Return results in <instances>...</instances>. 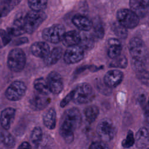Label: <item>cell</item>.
<instances>
[{
    "instance_id": "484cf974",
    "label": "cell",
    "mask_w": 149,
    "mask_h": 149,
    "mask_svg": "<svg viewBox=\"0 0 149 149\" xmlns=\"http://www.w3.org/2000/svg\"><path fill=\"white\" fill-rule=\"evenodd\" d=\"M84 113L87 121L91 123L96 120L99 114V109L96 105H90L85 108Z\"/></svg>"
},
{
    "instance_id": "60d3db41",
    "label": "cell",
    "mask_w": 149,
    "mask_h": 149,
    "mask_svg": "<svg viewBox=\"0 0 149 149\" xmlns=\"http://www.w3.org/2000/svg\"><path fill=\"white\" fill-rule=\"evenodd\" d=\"M148 105L149 106V98H148Z\"/></svg>"
},
{
    "instance_id": "836d02e7",
    "label": "cell",
    "mask_w": 149,
    "mask_h": 149,
    "mask_svg": "<svg viewBox=\"0 0 149 149\" xmlns=\"http://www.w3.org/2000/svg\"><path fill=\"white\" fill-rule=\"evenodd\" d=\"M139 80L146 86H149V72L145 68H143L135 72Z\"/></svg>"
},
{
    "instance_id": "7402d4cb",
    "label": "cell",
    "mask_w": 149,
    "mask_h": 149,
    "mask_svg": "<svg viewBox=\"0 0 149 149\" xmlns=\"http://www.w3.org/2000/svg\"><path fill=\"white\" fill-rule=\"evenodd\" d=\"M43 123L46 127L54 129L56 126V112L54 108L49 109L43 116Z\"/></svg>"
},
{
    "instance_id": "52a82bcc",
    "label": "cell",
    "mask_w": 149,
    "mask_h": 149,
    "mask_svg": "<svg viewBox=\"0 0 149 149\" xmlns=\"http://www.w3.org/2000/svg\"><path fill=\"white\" fill-rule=\"evenodd\" d=\"M116 19L118 22L126 29L134 28L139 23V17L131 9L126 8L118 10Z\"/></svg>"
},
{
    "instance_id": "d590c367",
    "label": "cell",
    "mask_w": 149,
    "mask_h": 149,
    "mask_svg": "<svg viewBox=\"0 0 149 149\" xmlns=\"http://www.w3.org/2000/svg\"><path fill=\"white\" fill-rule=\"evenodd\" d=\"M11 37L10 34L7 31L3 29L1 30V38L2 45L5 46L7 45L10 41Z\"/></svg>"
},
{
    "instance_id": "7bdbcfd3",
    "label": "cell",
    "mask_w": 149,
    "mask_h": 149,
    "mask_svg": "<svg viewBox=\"0 0 149 149\" xmlns=\"http://www.w3.org/2000/svg\"><path fill=\"white\" fill-rule=\"evenodd\" d=\"M148 131H149V130H148Z\"/></svg>"
},
{
    "instance_id": "2e32d148",
    "label": "cell",
    "mask_w": 149,
    "mask_h": 149,
    "mask_svg": "<svg viewBox=\"0 0 149 149\" xmlns=\"http://www.w3.org/2000/svg\"><path fill=\"white\" fill-rule=\"evenodd\" d=\"M16 111L12 107H8L1 111V125L3 129L8 130L15 118Z\"/></svg>"
},
{
    "instance_id": "d6a6232c",
    "label": "cell",
    "mask_w": 149,
    "mask_h": 149,
    "mask_svg": "<svg viewBox=\"0 0 149 149\" xmlns=\"http://www.w3.org/2000/svg\"><path fill=\"white\" fill-rule=\"evenodd\" d=\"M127 59L123 55H120L118 57L113 59L110 63V66L117 68H126L127 66Z\"/></svg>"
},
{
    "instance_id": "3957f363",
    "label": "cell",
    "mask_w": 149,
    "mask_h": 149,
    "mask_svg": "<svg viewBox=\"0 0 149 149\" xmlns=\"http://www.w3.org/2000/svg\"><path fill=\"white\" fill-rule=\"evenodd\" d=\"M47 17L42 11L31 10L23 17V26L26 33H33L42 23Z\"/></svg>"
},
{
    "instance_id": "30bf717a",
    "label": "cell",
    "mask_w": 149,
    "mask_h": 149,
    "mask_svg": "<svg viewBox=\"0 0 149 149\" xmlns=\"http://www.w3.org/2000/svg\"><path fill=\"white\" fill-rule=\"evenodd\" d=\"M84 56V49L79 45L68 47L64 56V61L68 64H74L81 61Z\"/></svg>"
},
{
    "instance_id": "8d00e7d4",
    "label": "cell",
    "mask_w": 149,
    "mask_h": 149,
    "mask_svg": "<svg viewBox=\"0 0 149 149\" xmlns=\"http://www.w3.org/2000/svg\"><path fill=\"white\" fill-rule=\"evenodd\" d=\"M89 149H109L104 141H94L89 146Z\"/></svg>"
},
{
    "instance_id": "7c38bea8",
    "label": "cell",
    "mask_w": 149,
    "mask_h": 149,
    "mask_svg": "<svg viewBox=\"0 0 149 149\" xmlns=\"http://www.w3.org/2000/svg\"><path fill=\"white\" fill-rule=\"evenodd\" d=\"M123 78V73L117 69L108 71L104 77V83L109 88H113L120 84Z\"/></svg>"
},
{
    "instance_id": "5bb4252c",
    "label": "cell",
    "mask_w": 149,
    "mask_h": 149,
    "mask_svg": "<svg viewBox=\"0 0 149 149\" xmlns=\"http://www.w3.org/2000/svg\"><path fill=\"white\" fill-rule=\"evenodd\" d=\"M50 101L51 100L47 95L37 92L30 100V104L32 109L39 111L44 109L48 106Z\"/></svg>"
},
{
    "instance_id": "74e56055",
    "label": "cell",
    "mask_w": 149,
    "mask_h": 149,
    "mask_svg": "<svg viewBox=\"0 0 149 149\" xmlns=\"http://www.w3.org/2000/svg\"><path fill=\"white\" fill-rule=\"evenodd\" d=\"M73 100V91H70L69 93H68L63 99L60 102V106L62 108L65 107V106H66L69 102Z\"/></svg>"
},
{
    "instance_id": "f1b7e54d",
    "label": "cell",
    "mask_w": 149,
    "mask_h": 149,
    "mask_svg": "<svg viewBox=\"0 0 149 149\" xmlns=\"http://www.w3.org/2000/svg\"><path fill=\"white\" fill-rule=\"evenodd\" d=\"M30 140L36 147H39L42 140V132L40 127L36 126L33 129L30 135Z\"/></svg>"
},
{
    "instance_id": "d4e9b609",
    "label": "cell",
    "mask_w": 149,
    "mask_h": 149,
    "mask_svg": "<svg viewBox=\"0 0 149 149\" xmlns=\"http://www.w3.org/2000/svg\"><path fill=\"white\" fill-rule=\"evenodd\" d=\"M33 86L37 92L40 94L48 95L51 93L47 81L42 77L36 79L34 81Z\"/></svg>"
},
{
    "instance_id": "cb8c5ba5",
    "label": "cell",
    "mask_w": 149,
    "mask_h": 149,
    "mask_svg": "<svg viewBox=\"0 0 149 149\" xmlns=\"http://www.w3.org/2000/svg\"><path fill=\"white\" fill-rule=\"evenodd\" d=\"M22 0H3L1 3V17L6 16Z\"/></svg>"
},
{
    "instance_id": "277c9868",
    "label": "cell",
    "mask_w": 149,
    "mask_h": 149,
    "mask_svg": "<svg viewBox=\"0 0 149 149\" xmlns=\"http://www.w3.org/2000/svg\"><path fill=\"white\" fill-rule=\"evenodd\" d=\"M26 63V56L24 51L20 48H14L10 51L7 58L9 69L14 72H21Z\"/></svg>"
},
{
    "instance_id": "ba28073f",
    "label": "cell",
    "mask_w": 149,
    "mask_h": 149,
    "mask_svg": "<svg viewBox=\"0 0 149 149\" xmlns=\"http://www.w3.org/2000/svg\"><path fill=\"white\" fill-rule=\"evenodd\" d=\"M65 33L63 25L56 24L44 29L42 32V37L46 41L56 44L62 41Z\"/></svg>"
},
{
    "instance_id": "ac0fdd59",
    "label": "cell",
    "mask_w": 149,
    "mask_h": 149,
    "mask_svg": "<svg viewBox=\"0 0 149 149\" xmlns=\"http://www.w3.org/2000/svg\"><path fill=\"white\" fill-rule=\"evenodd\" d=\"M136 146L139 148L146 147L149 143V131L144 127L139 129L135 137Z\"/></svg>"
},
{
    "instance_id": "5b68a950",
    "label": "cell",
    "mask_w": 149,
    "mask_h": 149,
    "mask_svg": "<svg viewBox=\"0 0 149 149\" xmlns=\"http://www.w3.org/2000/svg\"><path fill=\"white\" fill-rule=\"evenodd\" d=\"M73 91V101L76 104H82L91 102L95 97L92 87L88 83L79 84Z\"/></svg>"
},
{
    "instance_id": "44dd1931",
    "label": "cell",
    "mask_w": 149,
    "mask_h": 149,
    "mask_svg": "<svg viewBox=\"0 0 149 149\" xmlns=\"http://www.w3.org/2000/svg\"><path fill=\"white\" fill-rule=\"evenodd\" d=\"M6 31L11 36H19L25 33L26 31L23 26V17H20L15 20L12 26L8 28Z\"/></svg>"
},
{
    "instance_id": "ab89813d",
    "label": "cell",
    "mask_w": 149,
    "mask_h": 149,
    "mask_svg": "<svg viewBox=\"0 0 149 149\" xmlns=\"http://www.w3.org/2000/svg\"><path fill=\"white\" fill-rule=\"evenodd\" d=\"M27 42H29V40L27 39V38L26 37H22L19 39H17L16 40V44H19L20 45L21 44H24V43H27Z\"/></svg>"
},
{
    "instance_id": "4dcf8cb0",
    "label": "cell",
    "mask_w": 149,
    "mask_h": 149,
    "mask_svg": "<svg viewBox=\"0 0 149 149\" xmlns=\"http://www.w3.org/2000/svg\"><path fill=\"white\" fill-rule=\"evenodd\" d=\"M27 1L32 10L43 11L47 5V0H27Z\"/></svg>"
},
{
    "instance_id": "4fadbf2b",
    "label": "cell",
    "mask_w": 149,
    "mask_h": 149,
    "mask_svg": "<svg viewBox=\"0 0 149 149\" xmlns=\"http://www.w3.org/2000/svg\"><path fill=\"white\" fill-rule=\"evenodd\" d=\"M130 9L139 17L149 15V0H130Z\"/></svg>"
},
{
    "instance_id": "6da1fadb",
    "label": "cell",
    "mask_w": 149,
    "mask_h": 149,
    "mask_svg": "<svg viewBox=\"0 0 149 149\" xmlns=\"http://www.w3.org/2000/svg\"><path fill=\"white\" fill-rule=\"evenodd\" d=\"M81 123V115L76 108L68 109L63 113L59 127V133L66 143H71L74 139V131Z\"/></svg>"
},
{
    "instance_id": "8fae6325",
    "label": "cell",
    "mask_w": 149,
    "mask_h": 149,
    "mask_svg": "<svg viewBox=\"0 0 149 149\" xmlns=\"http://www.w3.org/2000/svg\"><path fill=\"white\" fill-rule=\"evenodd\" d=\"M47 83L51 93L59 94L63 88V83L61 75L55 71L51 72L47 76Z\"/></svg>"
},
{
    "instance_id": "d6986e66",
    "label": "cell",
    "mask_w": 149,
    "mask_h": 149,
    "mask_svg": "<svg viewBox=\"0 0 149 149\" xmlns=\"http://www.w3.org/2000/svg\"><path fill=\"white\" fill-rule=\"evenodd\" d=\"M81 40V35L76 31L72 30L66 32L62 42L68 47L79 44Z\"/></svg>"
},
{
    "instance_id": "9c48e42d",
    "label": "cell",
    "mask_w": 149,
    "mask_h": 149,
    "mask_svg": "<svg viewBox=\"0 0 149 149\" xmlns=\"http://www.w3.org/2000/svg\"><path fill=\"white\" fill-rule=\"evenodd\" d=\"M27 90L26 84L22 81H13L6 88L5 95L6 98L12 101L22 99L25 95Z\"/></svg>"
},
{
    "instance_id": "ffe728a7",
    "label": "cell",
    "mask_w": 149,
    "mask_h": 149,
    "mask_svg": "<svg viewBox=\"0 0 149 149\" xmlns=\"http://www.w3.org/2000/svg\"><path fill=\"white\" fill-rule=\"evenodd\" d=\"M108 45L109 48L107 54L110 58L113 59L121 55L122 47L119 40L114 38H110L108 40Z\"/></svg>"
},
{
    "instance_id": "603a6c76",
    "label": "cell",
    "mask_w": 149,
    "mask_h": 149,
    "mask_svg": "<svg viewBox=\"0 0 149 149\" xmlns=\"http://www.w3.org/2000/svg\"><path fill=\"white\" fill-rule=\"evenodd\" d=\"M62 55V49L61 47H55L50 51L48 55L44 59V63L47 66L55 64L61 58Z\"/></svg>"
},
{
    "instance_id": "7a4b0ae2",
    "label": "cell",
    "mask_w": 149,
    "mask_h": 149,
    "mask_svg": "<svg viewBox=\"0 0 149 149\" xmlns=\"http://www.w3.org/2000/svg\"><path fill=\"white\" fill-rule=\"evenodd\" d=\"M129 50L132 59L145 63L148 58V52L144 41L139 37L132 38L129 44Z\"/></svg>"
},
{
    "instance_id": "e0dca14e",
    "label": "cell",
    "mask_w": 149,
    "mask_h": 149,
    "mask_svg": "<svg viewBox=\"0 0 149 149\" xmlns=\"http://www.w3.org/2000/svg\"><path fill=\"white\" fill-rule=\"evenodd\" d=\"M72 21L73 24L81 31H87L93 28V22L84 15H76L73 17Z\"/></svg>"
},
{
    "instance_id": "4316f807",
    "label": "cell",
    "mask_w": 149,
    "mask_h": 149,
    "mask_svg": "<svg viewBox=\"0 0 149 149\" xmlns=\"http://www.w3.org/2000/svg\"><path fill=\"white\" fill-rule=\"evenodd\" d=\"M1 141L6 148H12L15 145V140L7 130L3 129L1 132Z\"/></svg>"
},
{
    "instance_id": "f35d334b",
    "label": "cell",
    "mask_w": 149,
    "mask_h": 149,
    "mask_svg": "<svg viewBox=\"0 0 149 149\" xmlns=\"http://www.w3.org/2000/svg\"><path fill=\"white\" fill-rule=\"evenodd\" d=\"M17 149H32L31 146L27 141L22 142L18 147Z\"/></svg>"
},
{
    "instance_id": "e575fe53",
    "label": "cell",
    "mask_w": 149,
    "mask_h": 149,
    "mask_svg": "<svg viewBox=\"0 0 149 149\" xmlns=\"http://www.w3.org/2000/svg\"><path fill=\"white\" fill-rule=\"evenodd\" d=\"M135 143V138L133 133L132 130H129L127 133L126 137L122 141V146L123 147L127 148L133 146Z\"/></svg>"
},
{
    "instance_id": "b9f144b4",
    "label": "cell",
    "mask_w": 149,
    "mask_h": 149,
    "mask_svg": "<svg viewBox=\"0 0 149 149\" xmlns=\"http://www.w3.org/2000/svg\"><path fill=\"white\" fill-rule=\"evenodd\" d=\"M146 149H149V147H148V148H147Z\"/></svg>"
},
{
    "instance_id": "83f0119b",
    "label": "cell",
    "mask_w": 149,
    "mask_h": 149,
    "mask_svg": "<svg viewBox=\"0 0 149 149\" xmlns=\"http://www.w3.org/2000/svg\"><path fill=\"white\" fill-rule=\"evenodd\" d=\"M93 35L97 38L101 39L104 36V28L100 18L96 17L93 22Z\"/></svg>"
},
{
    "instance_id": "f546056e",
    "label": "cell",
    "mask_w": 149,
    "mask_h": 149,
    "mask_svg": "<svg viewBox=\"0 0 149 149\" xmlns=\"http://www.w3.org/2000/svg\"><path fill=\"white\" fill-rule=\"evenodd\" d=\"M84 49H90L94 45V40L93 36L91 34H84L81 36L80 42L79 44Z\"/></svg>"
},
{
    "instance_id": "1f68e13d",
    "label": "cell",
    "mask_w": 149,
    "mask_h": 149,
    "mask_svg": "<svg viewBox=\"0 0 149 149\" xmlns=\"http://www.w3.org/2000/svg\"><path fill=\"white\" fill-rule=\"evenodd\" d=\"M112 29L116 36L121 39H125L127 37V29L124 27L120 24L113 23L112 25Z\"/></svg>"
},
{
    "instance_id": "9a60e30c",
    "label": "cell",
    "mask_w": 149,
    "mask_h": 149,
    "mask_svg": "<svg viewBox=\"0 0 149 149\" xmlns=\"http://www.w3.org/2000/svg\"><path fill=\"white\" fill-rule=\"evenodd\" d=\"M30 52L35 56L45 59L49 54L50 49L48 44L44 41L34 42L30 47Z\"/></svg>"
},
{
    "instance_id": "8992f818",
    "label": "cell",
    "mask_w": 149,
    "mask_h": 149,
    "mask_svg": "<svg viewBox=\"0 0 149 149\" xmlns=\"http://www.w3.org/2000/svg\"><path fill=\"white\" fill-rule=\"evenodd\" d=\"M96 130L99 137L104 142L112 140L116 133V127L109 118L101 119L97 125Z\"/></svg>"
}]
</instances>
